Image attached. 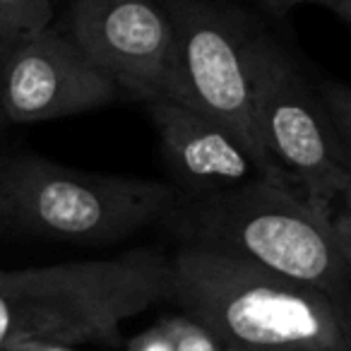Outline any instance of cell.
Returning a JSON list of instances; mask_svg holds the SVG:
<instances>
[{"label": "cell", "instance_id": "obj_2", "mask_svg": "<svg viewBox=\"0 0 351 351\" xmlns=\"http://www.w3.org/2000/svg\"><path fill=\"white\" fill-rule=\"evenodd\" d=\"M191 243L245 258L349 308V215L267 176L197 197L188 212Z\"/></svg>", "mask_w": 351, "mask_h": 351}, {"label": "cell", "instance_id": "obj_5", "mask_svg": "<svg viewBox=\"0 0 351 351\" xmlns=\"http://www.w3.org/2000/svg\"><path fill=\"white\" fill-rule=\"evenodd\" d=\"M176 207L161 181L84 173L36 156L0 164L5 226L70 243H116L159 221Z\"/></svg>", "mask_w": 351, "mask_h": 351}, {"label": "cell", "instance_id": "obj_1", "mask_svg": "<svg viewBox=\"0 0 351 351\" xmlns=\"http://www.w3.org/2000/svg\"><path fill=\"white\" fill-rule=\"evenodd\" d=\"M226 351H351L349 308L231 253L188 243L169 258V296Z\"/></svg>", "mask_w": 351, "mask_h": 351}, {"label": "cell", "instance_id": "obj_13", "mask_svg": "<svg viewBox=\"0 0 351 351\" xmlns=\"http://www.w3.org/2000/svg\"><path fill=\"white\" fill-rule=\"evenodd\" d=\"M128 351H173V346H171V339L166 337L164 327L156 322V325L147 327L145 332L132 337Z\"/></svg>", "mask_w": 351, "mask_h": 351}, {"label": "cell", "instance_id": "obj_10", "mask_svg": "<svg viewBox=\"0 0 351 351\" xmlns=\"http://www.w3.org/2000/svg\"><path fill=\"white\" fill-rule=\"evenodd\" d=\"M51 20V0H0V49L44 29Z\"/></svg>", "mask_w": 351, "mask_h": 351}, {"label": "cell", "instance_id": "obj_3", "mask_svg": "<svg viewBox=\"0 0 351 351\" xmlns=\"http://www.w3.org/2000/svg\"><path fill=\"white\" fill-rule=\"evenodd\" d=\"M166 296L169 255L159 248L0 269V349L20 341H116L123 322Z\"/></svg>", "mask_w": 351, "mask_h": 351}, {"label": "cell", "instance_id": "obj_4", "mask_svg": "<svg viewBox=\"0 0 351 351\" xmlns=\"http://www.w3.org/2000/svg\"><path fill=\"white\" fill-rule=\"evenodd\" d=\"M253 137L267 178L325 202L351 191L349 92L317 87L269 39L250 36Z\"/></svg>", "mask_w": 351, "mask_h": 351}, {"label": "cell", "instance_id": "obj_6", "mask_svg": "<svg viewBox=\"0 0 351 351\" xmlns=\"http://www.w3.org/2000/svg\"><path fill=\"white\" fill-rule=\"evenodd\" d=\"M171 22L169 89L183 104L229 128L258 161L253 137L250 36L210 0H164ZM260 166V161H258Z\"/></svg>", "mask_w": 351, "mask_h": 351}, {"label": "cell", "instance_id": "obj_9", "mask_svg": "<svg viewBox=\"0 0 351 351\" xmlns=\"http://www.w3.org/2000/svg\"><path fill=\"white\" fill-rule=\"evenodd\" d=\"M149 111L166 164L197 197L243 186L263 176L253 152L221 123L173 99H154Z\"/></svg>", "mask_w": 351, "mask_h": 351}, {"label": "cell", "instance_id": "obj_15", "mask_svg": "<svg viewBox=\"0 0 351 351\" xmlns=\"http://www.w3.org/2000/svg\"><path fill=\"white\" fill-rule=\"evenodd\" d=\"M5 229H8V226H5V217H3V210H0V234H3Z\"/></svg>", "mask_w": 351, "mask_h": 351}, {"label": "cell", "instance_id": "obj_8", "mask_svg": "<svg viewBox=\"0 0 351 351\" xmlns=\"http://www.w3.org/2000/svg\"><path fill=\"white\" fill-rule=\"evenodd\" d=\"M70 36L89 63L140 101L169 89L171 22L156 0H75Z\"/></svg>", "mask_w": 351, "mask_h": 351}, {"label": "cell", "instance_id": "obj_12", "mask_svg": "<svg viewBox=\"0 0 351 351\" xmlns=\"http://www.w3.org/2000/svg\"><path fill=\"white\" fill-rule=\"evenodd\" d=\"M263 3L274 12H287L301 5H315V8H327L335 15H339L344 22H349L351 17V0H263Z\"/></svg>", "mask_w": 351, "mask_h": 351}, {"label": "cell", "instance_id": "obj_14", "mask_svg": "<svg viewBox=\"0 0 351 351\" xmlns=\"http://www.w3.org/2000/svg\"><path fill=\"white\" fill-rule=\"evenodd\" d=\"M3 351H77L70 344H58V341H20V344L3 346Z\"/></svg>", "mask_w": 351, "mask_h": 351}, {"label": "cell", "instance_id": "obj_7", "mask_svg": "<svg viewBox=\"0 0 351 351\" xmlns=\"http://www.w3.org/2000/svg\"><path fill=\"white\" fill-rule=\"evenodd\" d=\"M118 94L68 29L49 25L0 49V118L10 123L68 118L106 106Z\"/></svg>", "mask_w": 351, "mask_h": 351}, {"label": "cell", "instance_id": "obj_16", "mask_svg": "<svg viewBox=\"0 0 351 351\" xmlns=\"http://www.w3.org/2000/svg\"><path fill=\"white\" fill-rule=\"evenodd\" d=\"M0 351H3V349H0Z\"/></svg>", "mask_w": 351, "mask_h": 351}, {"label": "cell", "instance_id": "obj_11", "mask_svg": "<svg viewBox=\"0 0 351 351\" xmlns=\"http://www.w3.org/2000/svg\"><path fill=\"white\" fill-rule=\"evenodd\" d=\"M159 325L164 327L166 337L171 339L173 351H226L210 330H205L200 322L188 317L186 313L164 317Z\"/></svg>", "mask_w": 351, "mask_h": 351}]
</instances>
